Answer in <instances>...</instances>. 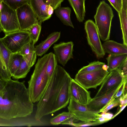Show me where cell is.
Instances as JSON below:
<instances>
[{
	"label": "cell",
	"mask_w": 127,
	"mask_h": 127,
	"mask_svg": "<svg viewBox=\"0 0 127 127\" xmlns=\"http://www.w3.org/2000/svg\"><path fill=\"white\" fill-rule=\"evenodd\" d=\"M99 120L97 119L96 120L88 122H82L79 123H73L71 126L77 127H85L91 126H94L101 124Z\"/></svg>",
	"instance_id": "e575fe53"
},
{
	"label": "cell",
	"mask_w": 127,
	"mask_h": 127,
	"mask_svg": "<svg viewBox=\"0 0 127 127\" xmlns=\"http://www.w3.org/2000/svg\"><path fill=\"white\" fill-rule=\"evenodd\" d=\"M121 72L123 76L127 78V58L117 68Z\"/></svg>",
	"instance_id": "d590c367"
},
{
	"label": "cell",
	"mask_w": 127,
	"mask_h": 127,
	"mask_svg": "<svg viewBox=\"0 0 127 127\" xmlns=\"http://www.w3.org/2000/svg\"><path fill=\"white\" fill-rule=\"evenodd\" d=\"M42 23L38 21L28 31L29 32L31 40L33 44L37 41L39 36L41 30Z\"/></svg>",
	"instance_id": "83f0119b"
},
{
	"label": "cell",
	"mask_w": 127,
	"mask_h": 127,
	"mask_svg": "<svg viewBox=\"0 0 127 127\" xmlns=\"http://www.w3.org/2000/svg\"><path fill=\"white\" fill-rule=\"evenodd\" d=\"M20 30L28 31L38 22L29 3L25 4L16 10Z\"/></svg>",
	"instance_id": "30bf717a"
},
{
	"label": "cell",
	"mask_w": 127,
	"mask_h": 127,
	"mask_svg": "<svg viewBox=\"0 0 127 127\" xmlns=\"http://www.w3.org/2000/svg\"><path fill=\"white\" fill-rule=\"evenodd\" d=\"M60 32H55L52 33L44 41L35 47V50L37 56H41L48 50L51 46L59 38Z\"/></svg>",
	"instance_id": "ffe728a7"
},
{
	"label": "cell",
	"mask_w": 127,
	"mask_h": 127,
	"mask_svg": "<svg viewBox=\"0 0 127 127\" xmlns=\"http://www.w3.org/2000/svg\"><path fill=\"white\" fill-rule=\"evenodd\" d=\"M88 44L97 58H103L105 54L103 49L99 34L94 22L88 20L84 23Z\"/></svg>",
	"instance_id": "ba28073f"
},
{
	"label": "cell",
	"mask_w": 127,
	"mask_h": 127,
	"mask_svg": "<svg viewBox=\"0 0 127 127\" xmlns=\"http://www.w3.org/2000/svg\"><path fill=\"white\" fill-rule=\"evenodd\" d=\"M127 58V54L118 55H109L106 58L108 71L110 72L118 68Z\"/></svg>",
	"instance_id": "603a6c76"
},
{
	"label": "cell",
	"mask_w": 127,
	"mask_h": 127,
	"mask_svg": "<svg viewBox=\"0 0 127 127\" xmlns=\"http://www.w3.org/2000/svg\"><path fill=\"white\" fill-rule=\"evenodd\" d=\"M0 22L5 34L20 30L16 10L4 2L0 16Z\"/></svg>",
	"instance_id": "9c48e42d"
},
{
	"label": "cell",
	"mask_w": 127,
	"mask_h": 127,
	"mask_svg": "<svg viewBox=\"0 0 127 127\" xmlns=\"http://www.w3.org/2000/svg\"><path fill=\"white\" fill-rule=\"evenodd\" d=\"M55 10L56 16L64 24L74 28L70 18L71 10L69 7L60 6Z\"/></svg>",
	"instance_id": "7402d4cb"
},
{
	"label": "cell",
	"mask_w": 127,
	"mask_h": 127,
	"mask_svg": "<svg viewBox=\"0 0 127 127\" xmlns=\"http://www.w3.org/2000/svg\"><path fill=\"white\" fill-rule=\"evenodd\" d=\"M70 98L81 104L87 105L92 98L90 92L72 78L69 87Z\"/></svg>",
	"instance_id": "4fadbf2b"
},
{
	"label": "cell",
	"mask_w": 127,
	"mask_h": 127,
	"mask_svg": "<svg viewBox=\"0 0 127 127\" xmlns=\"http://www.w3.org/2000/svg\"><path fill=\"white\" fill-rule=\"evenodd\" d=\"M25 82L11 79L6 82L0 91V119L9 120L31 116L34 104Z\"/></svg>",
	"instance_id": "6da1fadb"
},
{
	"label": "cell",
	"mask_w": 127,
	"mask_h": 127,
	"mask_svg": "<svg viewBox=\"0 0 127 127\" xmlns=\"http://www.w3.org/2000/svg\"><path fill=\"white\" fill-rule=\"evenodd\" d=\"M118 5L121 10L122 6V0H116Z\"/></svg>",
	"instance_id": "7bdbcfd3"
},
{
	"label": "cell",
	"mask_w": 127,
	"mask_h": 127,
	"mask_svg": "<svg viewBox=\"0 0 127 127\" xmlns=\"http://www.w3.org/2000/svg\"><path fill=\"white\" fill-rule=\"evenodd\" d=\"M23 58L18 52L11 53L9 56L8 67L12 77L19 67Z\"/></svg>",
	"instance_id": "cb8c5ba5"
},
{
	"label": "cell",
	"mask_w": 127,
	"mask_h": 127,
	"mask_svg": "<svg viewBox=\"0 0 127 127\" xmlns=\"http://www.w3.org/2000/svg\"><path fill=\"white\" fill-rule=\"evenodd\" d=\"M127 80L124 81L118 90L114 97L116 98L120 97L124 91L127 90Z\"/></svg>",
	"instance_id": "8d00e7d4"
},
{
	"label": "cell",
	"mask_w": 127,
	"mask_h": 127,
	"mask_svg": "<svg viewBox=\"0 0 127 127\" xmlns=\"http://www.w3.org/2000/svg\"><path fill=\"white\" fill-rule=\"evenodd\" d=\"M105 64L104 63L98 61H95L90 63L88 65L83 67L78 73L87 72L98 69L102 68Z\"/></svg>",
	"instance_id": "f1b7e54d"
},
{
	"label": "cell",
	"mask_w": 127,
	"mask_h": 127,
	"mask_svg": "<svg viewBox=\"0 0 127 127\" xmlns=\"http://www.w3.org/2000/svg\"><path fill=\"white\" fill-rule=\"evenodd\" d=\"M6 82L0 79V91L4 87Z\"/></svg>",
	"instance_id": "b9f144b4"
},
{
	"label": "cell",
	"mask_w": 127,
	"mask_h": 127,
	"mask_svg": "<svg viewBox=\"0 0 127 127\" xmlns=\"http://www.w3.org/2000/svg\"><path fill=\"white\" fill-rule=\"evenodd\" d=\"M69 103L67 107L68 112L75 120L88 122L96 121L99 117V112L90 109L87 105L79 103L70 98Z\"/></svg>",
	"instance_id": "52a82bcc"
},
{
	"label": "cell",
	"mask_w": 127,
	"mask_h": 127,
	"mask_svg": "<svg viewBox=\"0 0 127 127\" xmlns=\"http://www.w3.org/2000/svg\"><path fill=\"white\" fill-rule=\"evenodd\" d=\"M127 79V78L123 76L118 68L109 72L101 84L100 88L94 98H97L103 95L114 87Z\"/></svg>",
	"instance_id": "8fae6325"
},
{
	"label": "cell",
	"mask_w": 127,
	"mask_h": 127,
	"mask_svg": "<svg viewBox=\"0 0 127 127\" xmlns=\"http://www.w3.org/2000/svg\"><path fill=\"white\" fill-rule=\"evenodd\" d=\"M51 54V52L38 59L33 73L28 82V90L33 103L40 100L50 79L47 74V68Z\"/></svg>",
	"instance_id": "3957f363"
},
{
	"label": "cell",
	"mask_w": 127,
	"mask_h": 127,
	"mask_svg": "<svg viewBox=\"0 0 127 127\" xmlns=\"http://www.w3.org/2000/svg\"><path fill=\"white\" fill-rule=\"evenodd\" d=\"M104 52L112 55L127 54V45L112 40L105 41L102 44Z\"/></svg>",
	"instance_id": "d6986e66"
},
{
	"label": "cell",
	"mask_w": 127,
	"mask_h": 127,
	"mask_svg": "<svg viewBox=\"0 0 127 127\" xmlns=\"http://www.w3.org/2000/svg\"><path fill=\"white\" fill-rule=\"evenodd\" d=\"M74 44L72 41L62 42L55 44L53 47L54 54L59 63L64 66L67 62L73 58Z\"/></svg>",
	"instance_id": "9a60e30c"
},
{
	"label": "cell",
	"mask_w": 127,
	"mask_h": 127,
	"mask_svg": "<svg viewBox=\"0 0 127 127\" xmlns=\"http://www.w3.org/2000/svg\"><path fill=\"white\" fill-rule=\"evenodd\" d=\"M57 59L55 54L51 52L50 57L47 68V73L50 79L57 65Z\"/></svg>",
	"instance_id": "f546056e"
},
{
	"label": "cell",
	"mask_w": 127,
	"mask_h": 127,
	"mask_svg": "<svg viewBox=\"0 0 127 127\" xmlns=\"http://www.w3.org/2000/svg\"><path fill=\"white\" fill-rule=\"evenodd\" d=\"M72 118H74L72 115L68 112H63L51 119L50 123L53 125H58Z\"/></svg>",
	"instance_id": "4316f807"
},
{
	"label": "cell",
	"mask_w": 127,
	"mask_h": 127,
	"mask_svg": "<svg viewBox=\"0 0 127 127\" xmlns=\"http://www.w3.org/2000/svg\"><path fill=\"white\" fill-rule=\"evenodd\" d=\"M73 8L77 20L80 22L84 20L85 15V0H68Z\"/></svg>",
	"instance_id": "44dd1931"
},
{
	"label": "cell",
	"mask_w": 127,
	"mask_h": 127,
	"mask_svg": "<svg viewBox=\"0 0 127 127\" xmlns=\"http://www.w3.org/2000/svg\"><path fill=\"white\" fill-rule=\"evenodd\" d=\"M37 55L35 50L30 52L28 54L22 56L23 58L31 68L35 63Z\"/></svg>",
	"instance_id": "d6a6232c"
},
{
	"label": "cell",
	"mask_w": 127,
	"mask_h": 127,
	"mask_svg": "<svg viewBox=\"0 0 127 127\" xmlns=\"http://www.w3.org/2000/svg\"><path fill=\"white\" fill-rule=\"evenodd\" d=\"M34 45L32 41L29 42L23 46L18 52L22 56L28 54L30 52L35 50Z\"/></svg>",
	"instance_id": "836d02e7"
},
{
	"label": "cell",
	"mask_w": 127,
	"mask_h": 127,
	"mask_svg": "<svg viewBox=\"0 0 127 127\" xmlns=\"http://www.w3.org/2000/svg\"><path fill=\"white\" fill-rule=\"evenodd\" d=\"M31 68L23 58L19 67L12 76V78L18 80L25 78Z\"/></svg>",
	"instance_id": "484cf974"
},
{
	"label": "cell",
	"mask_w": 127,
	"mask_h": 127,
	"mask_svg": "<svg viewBox=\"0 0 127 127\" xmlns=\"http://www.w3.org/2000/svg\"><path fill=\"white\" fill-rule=\"evenodd\" d=\"M118 13L122 34L123 43L127 45V11L122 8Z\"/></svg>",
	"instance_id": "d4e9b609"
},
{
	"label": "cell",
	"mask_w": 127,
	"mask_h": 127,
	"mask_svg": "<svg viewBox=\"0 0 127 127\" xmlns=\"http://www.w3.org/2000/svg\"><path fill=\"white\" fill-rule=\"evenodd\" d=\"M54 10L61 6L62 3L64 0H46Z\"/></svg>",
	"instance_id": "74e56055"
},
{
	"label": "cell",
	"mask_w": 127,
	"mask_h": 127,
	"mask_svg": "<svg viewBox=\"0 0 127 127\" xmlns=\"http://www.w3.org/2000/svg\"><path fill=\"white\" fill-rule=\"evenodd\" d=\"M11 53L0 38V78L5 82L11 79L12 77L8 67L9 58Z\"/></svg>",
	"instance_id": "e0dca14e"
},
{
	"label": "cell",
	"mask_w": 127,
	"mask_h": 127,
	"mask_svg": "<svg viewBox=\"0 0 127 127\" xmlns=\"http://www.w3.org/2000/svg\"><path fill=\"white\" fill-rule=\"evenodd\" d=\"M1 39L12 53L18 52L25 45L32 41L28 31L19 30L9 33Z\"/></svg>",
	"instance_id": "8992f818"
},
{
	"label": "cell",
	"mask_w": 127,
	"mask_h": 127,
	"mask_svg": "<svg viewBox=\"0 0 127 127\" xmlns=\"http://www.w3.org/2000/svg\"><path fill=\"white\" fill-rule=\"evenodd\" d=\"M29 116L15 118L9 120L0 119V126H39L46 125L44 120H37L34 117L33 118Z\"/></svg>",
	"instance_id": "5bb4252c"
},
{
	"label": "cell",
	"mask_w": 127,
	"mask_h": 127,
	"mask_svg": "<svg viewBox=\"0 0 127 127\" xmlns=\"http://www.w3.org/2000/svg\"><path fill=\"white\" fill-rule=\"evenodd\" d=\"M122 8L124 10L127 11V0H122Z\"/></svg>",
	"instance_id": "60d3db41"
},
{
	"label": "cell",
	"mask_w": 127,
	"mask_h": 127,
	"mask_svg": "<svg viewBox=\"0 0 127 127\" xmlns=\"http://www.w3.org/2000/svg\"><path fill=\"white\" fill-rule=\"evenodd\" d=\"M107 65L105 64L103 67L94 71L84 72L77 73L74 80L87 89H96L102 83L109 72Z\"/></svg>",
	"instance_id": "5b68a950"
},
{
	"label": "cell",
	"mask_w": 127,
	"mask_h": 127,
	"mask_svg": "<svg viewBox=\"0 0 127 127\" xmlns=\"http://www.w3.org/2000/svg\"><path fill=\"white\" fill-rule=\"evenodd\" d=\"M124 81L121 83L117 85L103 95L96 98H92L87 105L90 109L99 112L101 109L113 98L114 97Z\"/></svg>",
	"instance_id": "2e32d148"
},
{
	"label": "cell",
	"mask_w": 127,
	"mask_h": 127,
	"mask_svg": "<svg viewBox=\"0 0 127 127\" xmlns=\"http://www.w3.org/2000/svg\"><path fill=\"white\" fill-rule=\"evenodd\" d=\"M72 78L69 74L66 79L56 102L54 113L65 107L69 103L70 98L69 87Z\"/></svg>",
	"instance_id": "ac0fdd59"
},
{
	"label": "cell",
	"mask_w": 127,
	"mask_h": 127,
	"mask_svg": "<svg viewBox=\"0 0 127 127\" xmlns=\"http://www.w3.org/2000/svg\"><path fill=\"white\" fill-rule=\"evenodd\" d=\"M29 4L41 23L49 19L53 13L54 10L46 0H30Z\"/></svg>",
	"instance_id": "7c38bea8"
},
{
	"label": "cell",
	"mask_w": 127,
	"mask_h": 127,
	"mask_svg": "<svg viewBox=\"0 0 127 127\" xmlns=\"http://www.w3.org/2000/svg\"><path fill=\"white\" fill-rule=\"evenodd\" d=\"M120 97L117 98L114 97L99 111V113L107 112L112 108L118 106L120 103Z\"/></svg>",
	"instance_id": "1f68e13d"
},
{
	"label": "cell",
	"mask_w": 127,
	"mask_h": 127,
	"mask_svg": "<svg viewBox=\"0 0 127 127\" xmlns=\"http://www.w3.org/2000/svg\"><path fill=\"white\" fill-rule=\"evenodd\" d=\"M111 5L115 9L118 13L121 10L119 7L116 0H108Z\"/></svg>",
	"instance_id": "f35d334b"
},
{
	"label": "cell",
	"mask_w": 127,
	"mask_h": 127,
	"mask_svg": "<svg viewBox=\"0 0 127 127\" xmlns=\"http://www.w3.org/2000/svg\"><path fill=\"white\" fill-rule=\"evenodd\" d=\"M114 16L111 7L104 0L100 1L94 16L100 38L103 41L110 38L112 21Z\"/></svg>",
	"instance_id": "277c9868"
},
{
	"label": "cell",
	"mask_w": 127,
	"mask_h": 127,
	"mask_svg": "<svg viewBox=\"0 0 127 127\" xmlns=\"http://www.w3.org/2000/svg\"><path fill=\"white\" fill-rule=\"evenodd\" d=\"M2 31H3V30L0 22V33Z\"/></svg>",
	"instance_id": "f6af8a7d"
},
{
	"label": "cell",
	"mask_w": 127,
	"mask_h": 127,
	"mask_svg": "<svg viewBox=\"0 0 127 127\" xmlns=\"http://www.w3.org/2000/svg\"><path fill=\"white\" fill-rule=\"evenodd\" d=\"M127 105H124L121 106H120V108H119V110L117 111L115 114L113 115L112 117V119L114 118L116 116L119 114L120 113H121L122 111L127 106Z\"/></svg>",
	"instance_id": "ab89813d"
},
{
	"label": "cell",
	"mask_w": 127,
	"mask_h": 127,
	"mask_svg": "<svg viewBox=\"0 0 127 127\" xmlns=\"http://www.w3.org/2000/svg\"><path fill=\"white\" fill-rule=\"evenodd\" d=\"M69 74L57 65L43 93L36 105L34 118L39 120L44 116L54 113L56 101L62 87Z\"/></svg>",
	"instance_id": "7a4b0ae2"
},
{
	"label": "cell",
	"mask_w": 127,
	"mask_h": 127,
	"mask_svg": "<svg viewBox=\"0 0 127 127\" xmlns=\"http://www.w3.org/2000/svg\"><path fill=\"white\" fill-rule=\"evenodd\" d=\"M30 0H3V2L13 9L18 8L26 4L29 3Z\"/></svg>",
	"instance_id": "4dcf8cb0"
},
{
	"label": "cell",
	"mask_w": 127,
	"mask_h": 127,
	"mask_svg": "<svg viewBox=\"0 0 127 127\" xmlns=\"http://www.w3.org/2000/svg\"></svg>",
	"instance_id": "bcb514c9"
},
{
	"label": "cell",
	"mask_w": 127,
	"mask_h": 127,
	"mask_svg": "<svg viewBox=\"0 0 127 127\" xmlns=\"http://www.w3.org/2000/svg\"><path fill=\"white\" fill-rule=\"evenodd\" d=\"M3 0H0V16L3 6Z\"/></svg>",
	"instance_id": "ee69618b"
}]
</instances>
